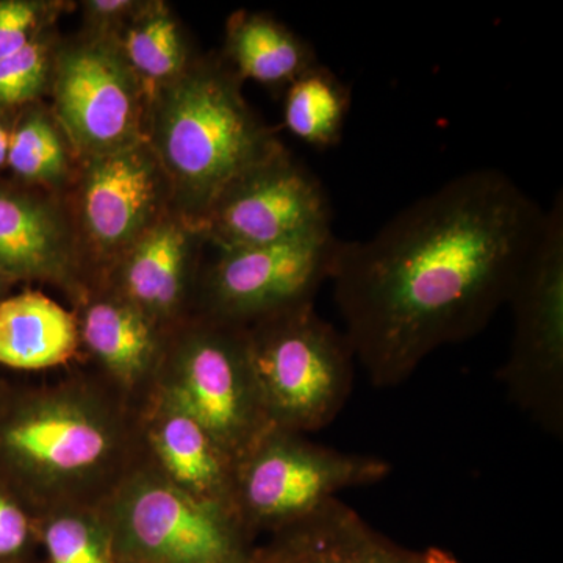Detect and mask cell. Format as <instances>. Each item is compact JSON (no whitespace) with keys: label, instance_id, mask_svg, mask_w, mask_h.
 Masks as SVG:
<instances>
[{"label":"cell","instance_id":"1","mask_svg":"<svg viewBox=\"0 0 563 563\" xmlns=\"http://www.w3.org/2000/svg\"><path fill=\"white\" fill-rule=\"evenodd\" d=\"M544 210L496 168L466 172L336 247L333 299L355 361L377 388L407 383L506 306Z\"/></svg>","mask_w":563,"mask_h":563},{"label":"cell","instance_id":"2","mask_svg":"<svg viewBox=\"0 0 563 563\" xmlns=\"http://www.w3.org/2000/svg\"><path fill=\"white\" fill-rule=\"evenodd\" d=\"M144 457L140 409L91 369L9 384L0 401V481L36 518L98 509Z\"/></svg>","mask_w":563,"mask_h":563},{"label":"cell","instance_id":"3","mask_svg":"<svg viewBox=\"0 0 563 563\" xmlns=\"http://www.w3.org/2000/svg\"><path fill=\"white\" fill-rule=\"evenodd\" d=\"M146 141L176 213L192 225L243 174L284 150L222 60L195 62L147 107Z\"/></svg>","mask_w":563,"mask_h":563},{"label":"cell","instance_id":"4","mask_svg":"<svg viewBox=\"0 0 563 563\" xmlns=\"http://www.w3.org/2000/svg\"><path fill=\"white\" fill-rule=\"evenodd\" d=\"M269 422L307 435L328 428L350 401L355 355L346 333L303 303L244 328Z\"/></svg>","mask_w":563,"mask_h":563},{"label":"cell","instance_id":"5","mask_svg":"<svg viewBox=\"0 0 563 563\" xmlns=\"http://www.w3.org/2000/svg\"><path fill=\"white\" fill-rule=\"evenodd\" d=\"M390 473L377 455L333 450L272 426L233 462V510L257 542L261 533L290 528L340 493L384 483Z\"/></svg>","mask_w":563,"mask_h":563},{"label":"cell","instance_id":"6","mask_svg":"<svg viewBox=\"0 0 563 563\" xmlns=\"http://www.w3.org/2000/svg\"><path fill=\"white\" fill-rule=\"evenodd\" d=\"M118 563H254L239 517L174 487L144 461L98 507Z\"/></svg>","mask_w":563,"mask_h":563},{"label":"cell","instance_id":"7","mask_svg":"<svg viewBox=\"0 0 563 563\" xmlns=\"http://www.w3.org/2000/svg\"><path fill=\"white\" fill-rule=\"evenodd\" d=\"M152 395L201 422L235 462L266 429L243 328L190 314L169 329Z\"/></svg>","mask_w":563,"mask_h":563},{"label":"cell","instance_id":"8","mask_svg":"<svg viewBox=\"0 0 563 563\" xmlns=\"http://www.w3.org/2000/svg\"><path fill=\"white\" fill-rule=\"evenodd\" d=\"M506 306L514 329L498 377L510 401L547 435L563 437V196L544 210L542 229Z\"/></svg>","mask_w":563,"mask_h":563},{"label":"cell","instance_id":"9","mask_svg":"<svg viewBox=\"0 0 563 563\" xmlns=\"http://www.w3.org/2000/svg\"><path fill=\"white\" fill-rule=\"evenodd\" d=\"M51 90L52 113L84 161L146 141V96L111 36L55 46Z\"/></svg>","mask_w":563,"mask_h":563},{"label":"cell","instance_id":"10","mask_svg":"<svg viewBox=\"0 0 563 563\" xmlns=\"http://www.w3.org/2000/svg\"><path fill=\"white\" fill-rule=\"evenodd\" d=\"M339 243L332 232L272 246L218 251L217 258L199 272L191 314L244 329L312 303L331 280Z\"/></svg>","mask_w":563,"mask_h":563},{"label":"cell","instance_id":"11","mask_svg":"<svg viewBox=\"0 0 563 563\" xmlns=\"http://www.w3.org/2000/svg\"><path fill=\"white\" fill-rule=\"evenodd\" d=\"M332 224L321 180L284 147L229 185L196 231L203 242L228 251L325 235Z\"/></svg>","mask_w":563,"mask_h":563},{"label":"cell","instance_id":"12","mask_svg":"<svg viewBox=\"0 0 563 563\" xmlns=\"http://www.w3.org/2000/svg\"><path fill=\"white\" fill-rule=\"evenodd\" d=\"M172 190L147 141L111 154L85 158L79 222L95 276L131 247L169 211ZM90 261V258H88Z\"/></svg>","mask_w":563,"mask_h":563},{"label":"cell","instance_id":"13","mask_svg":"<svg viewBox=\"0 0 563 563\" xmlns=\"http://www.w3.org/2000/svg\"><path fill=\"white\" fill-rule=\"evenodd\" d=\"M66 210L36 188L0 180V273L13 284L44 282L77 302L96 282Z\"/></svg>","mask_w":563,"mask_h":563},{"label":"cell","instance_id":"14","mask_svg":"<svg viewBox=\"0 0 563 563\" xmlns=\"http://www.w3.org/2000/svg\"><path fill=\"white\" fill-rule=\"evenodd\" d=\"M195 225L174 211L107 266L95 284L131 302L165 331L190 317L198 287Z\"/></svg>","mask_w":563,"mask_h":563},{"label":"cell","instance_id":"15","mask_svg":"<svg viewBox=\"0 0 563 563\" xmlns=\"http://www.w3.org/2000/svg\"><path fill=\"white\" fill-rule=\"evenodd\" d=\"M74 306L88 369L141 409L157 383L168 331L99 284H92Z\"/></svg>","mask_w":563,"mask_h":563},{"label":"cell","instance_id":"16","mask_svg":"<svg viewBox=\"0 0 563 563\" xmlns=\"http://www.w3.org/2000/svg\"><path fill=\"white\" fill-rule=\"evenodd\" d=\"M258 563H461L439 548L410 550L393 542L335 498L255 548Z\"/></svg>","mask_w":563,"mask_h":563},{"label":"cell","instance_id":"17","mask_svg":"<svg viewBox=\"0 0 563 563\" xmlns=\"http://www.w3.org/2000/svg\"><path fill=\"white\" fill-rule=\"evenodd\" d=\"M144 451L166 479L201 501L220 504L233 514V461L201 422L180 407L151 395L140 409Z\"/></svg>","mask_w":563,"mask_h":563},{"label":"cell","instance_id":"18","mask_svg":"<svg viewBox=\"0 0 563 563\" xmlns=\"http://www.w3.org/2000/svg\"><path fill=\"white\" fill-rule=\"evenodd\" d=\"M76 314L41 291L0 301V365L18 372L70 368L79 361Z\"/></svg>","mask_w":563,"mask_h":563},{"label":"cell","instance_id":"19","mask_svg":"<svg viewBox=\"0 0 563 563\" xmlns=\"http://www.w3.org/2000/svg\"><path fill=\"white\" fill-rule=\"evenodd\" d=\"M240 80L274 91L288 87L320 62L312 44L272 14L236 11L225 27L224 58Z\"/></svg>","mask_w":563,"mask_h":563},{"label":"cell","instance_id":"20","mask_svg":"<svg viewBox=\"0 0 563 563\" xmlns=\"http://www.w3.org/2000/svg\"><path fill=\"white\" fill-rule=\"evenodd\" d=\"M111 38L139 79L147 107L158 91L184 76L195 63L179 21L163 2H141Z\"/></svg>","mask_w":563,"mask_h":563},{"label":"cell","instance_id":"21","mask_svg":"<svg viewBox=\"0 0 563 563\" xmlns=\"http://www.w3.org/2000/svg\"><path fill=\"white\" fill-rule=\"evenodd\" d=\"M350 110V87L322 63L284 91L285 128L318 151L340 144Z\"/></svg>","mask_w":563,"mask_h":563},{"label":"cell","instance_id":"22","mask_svg":"<svg viewBox=\"0 0 563 563\" xmlns=\"http://www.w3.org/2000/svg\"><path fill=\"white\" fill-rule=\"evenodd\" d=\"M54 113L38 103L22 107L11 124L7 168L24 187L58 190L70 177V144Z\"/></svg>","mask_w":563,"mask_h":563},{"label":"cell","instance_id":"23","mask_svg":"<svg viewBox=\"0 0 563 563\" xmlns=\"http://www.w3.org/2000/svg\"><path fill=\"white\" fill-rule=\"evenodd\" d=\"M40 558L46 563H118L99 509L77 507L36 518Z\"/></svg>","mask_w":563,"mask_h":563},{"label":"cell","instance_id":"24","mask_svg":"<svg viewBox=\"0 0 563 563\" xmlns=\"http://www.w3.org/2000/svg\"><path fill=\"white\" fill-rule=\"evenodd\" d=\"M55 44L49 31L24 49L0 58V111L21 110L51 88Z\"/></svg>","mask_w":563,"mask_h":563},{"label":"cell","instance_id":"25","mask_svg":"<svg viewBox=\"0 0 563 563\" xmlns=\"http://www.w3.org/2000/svg\"><path fill=\"white\" fill-rule=\"evenodd\" d=\"M62 7L65 3L44 0H0V58L24 49L49 31Z\"/></svg>","mask_w":563,"mask_h":563},{"label":"cell","instance_id":"26","mask_svg":"<svg viewBox=\"0 0 563 563\" xmlns=\"http://www.w3.org/2000/svg\"><path fill=\"white\" fill-rule=\"evenodd\" d=\"M38 553L35 515L0 481V563H25Z\"/></svg>","mask_w":563,"mask_h":563},{"label":"cell","instance_id":"27","mask_svg":"<svg viewBox=\"0 0 563 563\" xmlns=\"http://www.w3.org/2000/svg\"><path fill=\"white\" fill-rule=\"evenodd\" d=\"M140 3L132 2V0H91V2H84L85 20L90 24L88 32L96 33V35L113 36L135 13Z\"/></svg>","mask_w":563,"mask_h":563},{"label":"cell","instance_id":"28","mask_svg":"<svg viewBox=\"0 0 563 563\" xmlns=\"http://www.w3.org/2000/svg\"><path fill=\"white\" fill-rule=\"evenodd\" d=\"M13 113L0 111V172L7 168L9 161L11 124H13Z\"/></svg>","mask_w":563,"mask_h":563},{"label":"cell","instance_id":"29","mask_svg":"<svg viewBox=\"0 0 563 563\" xmlns=\"http://www.w3.org/2000/svg\"><path fill=\"white\" fill-rule=\"evenodd\" d=\"M13 282H11L9 277L0 273V301H2L5 296H9L10 288L13 287Z\"/></svg>","mask_w":563,"mask_h":563},{"label":"cell","instance_id":"30","mask_svg":"<svg viewBox=\"0 0 563 563\" xmlns=\"http://www.w3.org/2000/svg\"><path fill=\"white\" fill-rule=\"evenodd\" d=\"M7 388H9V384L0 380V401H2L3 395H5Z\"/></svg>","mask_w":563,"mask_h":563},{"label":"cell","instance_id":"31","mask_svg":"<svg viewBox=\"0 0 563 563\" xmlns=\"http://www.w3.org/2000/svg\"><path fill=\"white\" fill-rule=\"evenodd\" d=\"M25 563H46V562H44L43 559H41V558H36V559H33V561H29Z\"/></svg>","mask_w":563,"mask_h":563},{"label":"cell","instance_id":"32","mask_svg":"<svg viewBox=\"0 0 563 563\" xmlns=\"http://www.w3.org/2000/svg\"><path fill=\"white\" fill-rule=\"evenodd\" d=\"M254 563H258V562H257V558H255V562H254Z\"/></svg>","mask_w":563,"mask_h":563}]
</instances>
